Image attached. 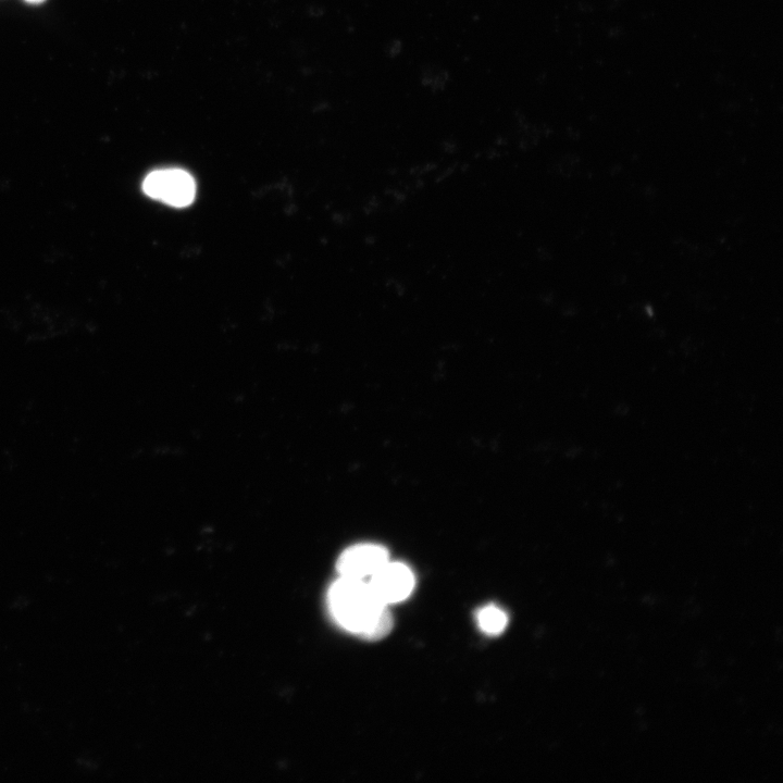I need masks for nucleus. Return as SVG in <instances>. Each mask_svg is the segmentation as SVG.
<instances>
[{"mask_svg": "<svg viewBox=\"0 0 783 783\" xmlns=\"http://www.w3.org/2000/svg\"><path fill=\"white\" fill-rule=\"evenodd\" d=\"M414 582V575L408 566L389 560L368 581L374 595L386 606L409 597Z\"/></svg>", "mask_w": 783, "mask_h": 783, "instance_id": "obj_3", "label": "nucleus"}, {"mask_svg": "<svg viewBox=\"0 0 783 783\" xmlns=\"http://www.w3.org/2000/svg\"><path fill=\"white\" fill-rule=\"evenodd\" d=\"M388 560V552L383 546L363 543L343 551L336 568L339 576L365 581Z\"/></svg>", "mask_w": 783, "mask_h": 783, "instance_id": "obj_4", "label": "nucleus"}, {"mask_svg": "<svg viewBox=\"0 0 783 783\" xmlns=\"http://www.w3.org/2000/svg\"><path fill=\"white\" fill-rule=\"evenodd\" d=\"M24 1L27 2V3H29V4H41V3H44L46 0H24Z\"/></svg>", "mask_w": 783, "mask_h": 783, "instance_id": "obj_6", "label": "nucleus"}, {"mask_svg": "<svg viewBox=\"0 0 783 783\" xmlns=\"http://www.w3.org/2000/svg\"><path fill=\"white\" fill-rule=\"evenodd\" d=\"M508 622V617L504 610L495 605H488L482 608L477 613V623L480 629L489 635L501 633Z\"/></svg>", "mask_w": 783, "mask_h": 783, "instance_id": "obj_5", "label": "nucleus"}, {"mask_svg": "<svg viewBox=\"0 0 783 783\" xmlns=\"http://www.w3.org/2000/svg\"><path fill=\"white\" fill-rule=\"evenodd\" d=\"M327 605L345 630L368 641H380L393 629L388 606L374 595L368 581L339 576L330 587Z\"/></svg>", "mask_w": 783, "mask_h": 783, "instance_id": "obj_1", "label": "nucleus"}, {"mask_svg": "<svg viewBox=\"0 0 783 783\" xmlns=\"http://www.w3.org/2000/svg\"><path fill=\"white\" fill-rule=\"evenodd\" d=\"M142 190L150 198L172 207L183 208L194 201L196 183L192 176L182 169H160L150 172L145 177Z\"/></svg>", "mask_w": 783, "mask_h": 783, "instance_id": "obj_2", "label": "nucleus"}]
</instances>
